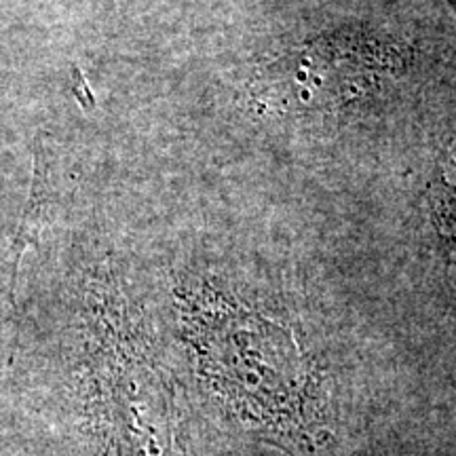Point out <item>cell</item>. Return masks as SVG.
Returning a JSON list of instances; mask_svg holds the SVG:
<instances>
[{
    "mask_svg": "<svg viewBox=\"0 0 456 456\" xmlns=\"http://www.w3.org/2000/svg\"><path fill=\"white\" fill-rule=\"evenodd\" d=\"M191 363L186 402L197 423L285 456H346L359 416L332 370L281 305L224 279L182 294Z\"/></svg>",
    "mask_w": 456,
    "mask_h": 456,
    "instance_id": "6da1fadb",
    "label": "cell"
},
{
    "mask_svg": "<svg viewBox=\"0 0 456 456\" xmlns=\"http://www.w3.org/2000/svg\"><path fill=\"white\" fill-rule=\"evenodd\" d=\"M427 203L440 239L444 260L456 275V186L450 184L444 175H437L427 188Z\"/></svg>",
    "mask_w": 456,
    "mask_h": 456,
    "instance_id": "7a4b0ae2",
    "label": "cell"
},
{
    "mask_svg": "<svg viewBox=\"0 0 456 456\" xmlns=\"http://www.w3.org/2000/svg\"><path fill=\"white\" fill-rule=\"evenodd\" d=\"M346 456H391V454L383 452V450H376L372 446H359V448H355L351 454H346Z\"/></svg>",
    "mask_w": 456,
    "mask_h": 456,
    "instance_id": "3957f363",
    "label": "cell"
},
{
    "mask_svg": "<svg viewBox=\"0 0 456 456\" xmlns=\"http://www.w3.org/2000/svg\"><path fill=\"white\" fill-rule=\"evenodd\" d=\"M446 3L450 4V7H452V9H454V13H456V0H446Z\"/></svg>",
    "mask_w": 456,
    "mask_h": 456,
    "instance_id": "277c9868",
    "label": "cell"
}]
</instances>
